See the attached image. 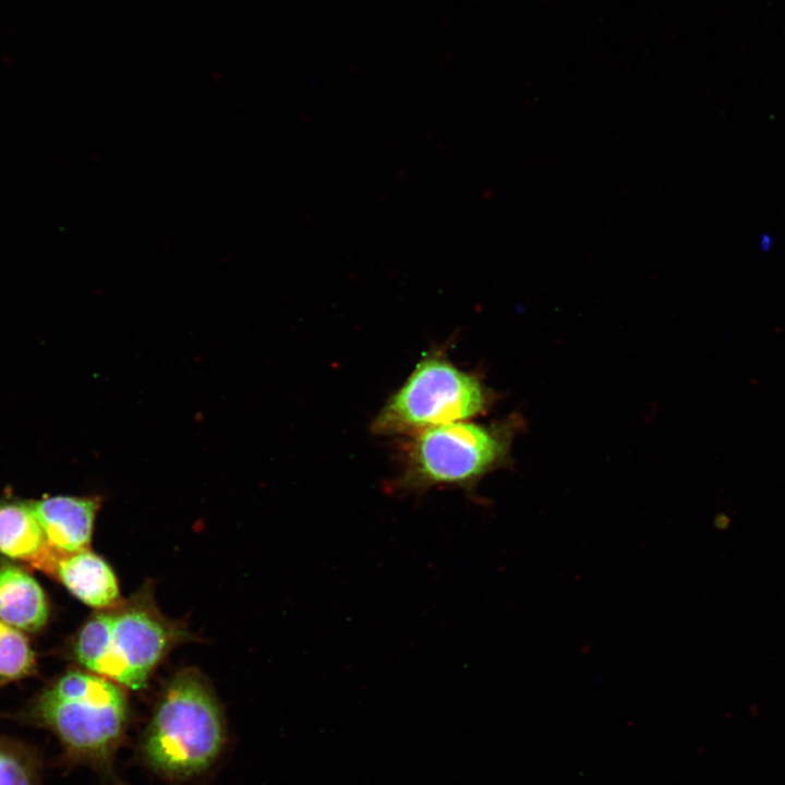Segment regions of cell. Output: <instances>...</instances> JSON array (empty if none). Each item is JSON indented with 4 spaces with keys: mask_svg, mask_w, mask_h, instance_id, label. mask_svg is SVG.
I'll use <instances>...</instances> for the list:
<instances>
[{
    "mask_svg": "<svg viewBox=\"0 0 785 785\" xmlns=\"http://www.w3.org/2000/svg\"><path fill=\"white\" fill-rule=\"evenodd\" d=\"M523 427V418L512 413L490 424L458 421L421 431L403 446L390 488L419 495L457 487L474 498L481 480L512 463L511 447Z\"/></svg>",
    "mask_w": 785,
    "mask_h": 785,
    "instance_id": "cell-1",
    "label": "cell"
},
{
    "mask_svg": "<svg viewBox=\"0 0 785 785\" xmlns=\"http://www.w3.org/2000/svg\"><path fill=\"white\" fill-rule=\"evenodd\" d=\"M185 636L182 626L160 613L146 587L89 617L74 640L73 654L86 671L140 689Z\"/></svg>",
    "mask_w": 785,
    "mask_h": 785,
    "instance_id": "cell-2",
    "label": "cell"
},
{
    "mask_svg": "<svg viewBox=\"0 0 785 785\" xmlns=\"http://www.w3.org/2000/svg\"><path fill=\"white\" fill-rule=\"evenodd\" d=\"M25 715L57 737L69 762L107 769L124 735L129 704L119 684L70 671L46 687Z\"/></svg>",
    "mask_w": 785,
    "mask_h": 785,
    "instance_id": "cell-3",
    "label": "cell"
},
{
    "mask_svg": "<svg viewBox=\"0 0 785 785\" xmlns=\"http://www.w3.org/2000/svg\"><path fill=\"white\" fill-rule=\"evenodd\" d=\"M225 742V723L208 683L194 669L177 673L162 691L142 752L157 772L182 778L209 768Z\"/></svg>",
    "mask_w": 785,
    "mask_h": 785,
    "instance_id": "cell-4",
    "label": "cell"
},
{
    "mask_svg": "<svg viewBox=\"0 0 785 785\" xmlns=\"http://www.w3.org/2000/svg\"><path fill=\"white\" fill-rule=\"evenodd\" d=\"M494 400L495 394L479 375L459 369L445 353L433 350L386 400L370 428L378 436H412L484 414Z\"/></svg>",
    "mask_w": 785,
    "mask_h": 785,
    "instance_id": "cell-5",
    "label": "cell"
},
{
    "mask_svg": "<svg viewBox=\"0 0 785 785\" xmlns=\"http://www.w3.org/2000/svg\"><path fill=\"white\" fill-rule=\"evenodd\" d=\"M31 506L57 558L89 548L98 497L50 496Z\"/></svg>",
    "mask_w": 785,
    "mask_h": 785,
    "instance_id": "cell-6",
    "label": "cell"
},
{
    "mask_svg": "<svg viewBox=\"0 0 785 785\" xmlns=\"http://www.w3.org/2000/svg\"><path fill=\"white\" fill-rule=\"evenodd\" d=\"M51 576L81 602L94 608H109L121 601L111 567L89 548L58 557Z\"/></svg>",
    "mask_w": 785,
    "mask_h": 785,
    "instance_id": "cell-7",
    "label": "cell"
},
{
    "mask_svg": "<svg viewBox=\"0 0 785 785\" xmlns=\"http://www.w3.org/2000/svg\"><path fill=\"white\" fill-rule=\"evenodd\" d=\"M0 553L51 576L57 559L31 503L0 505Z\"/></svg>",
    "mask_w": 785,
    "mask_h": 785,
    "instance_id": "cell-8",
    "label": "cell"
},
{
    "mask_svg": "<svg viewBox=\"0 0 785 785\" xmlns=\"http://www.w3.org/2000/svg\"><path fill=\"white\" fill-rule=\"evenodd\" d=\"M48 615V603L38 582L17 566H0V619L34 632L46 624Z\"/></svg>",
    "mask_w": 785,
    "mask_h": 785,
    "instance_id": "cell-9",
    "label": "cell"
},
{
    "mask_svg": "<svg viewBox=\"0 0 785 785\" xmlns=\"http://www.w3.org/2000/svg\"><path fill=\"white\" fill-rule=\"evenodd\" d=\"M35 655L25 637L0 619V680H15L29 675Z\"/></svg>",
    "mask_w": 785,
    "mask_h": 785,
    "instance_id": "cell-10",
    "label": "cell"
},
{
    "mask_svg": "<svg viewBox=\"0 0 785 785\" xmlns=\"http://www.w3.org/2000/svg\"><path fill=\"white\" fill-rule=\"evenodd\" d=\"M39 763L25 745L0 737V785H38Z\"/></svg>",
    "mask_w": 785,
    "mask_h": 785,
    "instance_id": "cell-11",
    "label": "cell"
}]
</instances>
